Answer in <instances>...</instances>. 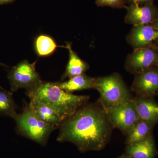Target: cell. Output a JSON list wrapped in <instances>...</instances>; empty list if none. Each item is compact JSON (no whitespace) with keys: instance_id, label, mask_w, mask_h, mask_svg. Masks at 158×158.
I'll use <instances>...</instances> for the list:
<instances>
[{"instance_id":"cell-1","label":"cell","mask_w":158,"mask_h":158,"mask_svg":"<svg viewBox=\"0 0 158 158\" xmlns=\"http://www.w3.org/2000/svg\"><path fill=\"white\" fill-rule=\"evenodd\" d=\"M111 126L103 108L86 103L62 122L57 140L71 142L82 152L100 150L109 141Z\"/></svg>"},{"instance_id":"cell-2","label":"cell","mask_w":158,"mask_h":158,"mask_svg":"<svg viewBox=\"0 0 158 158\" xmlns=\"http://www.w3.org/2000/svg\"><path fill=\"white\" fill-rule=\"evenodd\" d=\"M27 96L45 104L65 120L85 104L88 96L76 95L61 89L57 83L42 82L36 87L27 91Z\"/></svg>"},{"instance_id":"cell-3","label":"cell","mask_w":158,"mask_h":158,"mask_svg":"<svg viewBox=\"0 0 158 158\" xmlns=\"http://www.w3.org/2000/svg\"><path fill=\"white\" fill-rule=\"evenodd\" d=\"M14 119L18 131L23 136L41 146H45L51 133L58 127L41 120L26 105L22 113L17 114Z\"/></svg>"},{"instance_id":"cell-4","label":"cell","mask_w":158,"mask_h":158,"mask_svg":"<svg viewBox=\"0 0 158 158\" xmlns=\"http://www.w3.org/2000/svg\"><path fill=\"white\" fill-rule=\"evenodd\" d=\"M95 89L100 94V102L104 110L131 99L129 91L118 73L96 78Z\"/></svg>"},{"instance_id":"cell-5","label":"cell","mask_w":158,"mask_h":158,"mask_svg":"<svg viewBox=\"0 0 158 158\" xmlns=\"http://www.w3.org/2000/svg\"><path fill=\"white\" fill-rule=\"evenodd\" d=\"M112 126L128 135L140 118L133 99L105 110Z\"/></svg>"},{"instance_id":"cell-6","label":"cell","mask_w":158,"mask_h":158,"mask_svg":"<svg viewBox=\"0 0 158 158\" xmlns=\"http://www.w3.org/2000/svg\"><path fill=\"white\" fill-rule=\"evenodd\" d=\"M36 62L31 63L25 60L11 69L8 76L11 92L20 88L32 89L42 82L36 71Z\"/></svg>"},{"instance_id":"cell-7","label":"cell","mask_w":158,"mask_h":158,"mask_svg":"<svg viewBox=\"0 0 158 158\" xmlns=\"http://www.w3.org/2000/svg\"><path fill=\"white\" fill-rule=\"evenodd\" d=\"M156 66L158 67V48L155 45L134 49L126 60V69L135 75Z\"/></svg>"},{"instance_id":"cell-8","label":"cell","mask_w":158,"mask_h":158,"mask_svg":"<svg viewBox=\"0 0 158 158\" xmlns=\"http://www.w3.org/2000/svg\"><path fill=\"white\" fill-rule=\"evenodd\" d=\"M131 89L138 96L142 97L153 98L158 95V67L136 74Z\"/></svg>"},{"instance_id":"cell-9","label":"cell","mask_w":158,"mask_h":158,"mask_svg":"<svg viewBox=\"0 0 158 158\" xmlns=\"http://www.w3.org/2000/svg\"><path fill=\"white\" fill-rule=\"evenodd\" d=\"M126 9L124 21L128 24H149L158 19V8L154 2L142 6L130 5Z\"/></svg>"},{"instance_id":"cell-10","label":"cell","mask_w":158,"mask_h":158,"mask_svg":"<svg viewBox=\"0 0 158 158\" xmlns=\"http://www.w3.org/2000/svg\"><path fill=\"white\" fill-rule=\"evenodd\" d=\"M158 32L150 24L134 26L126 37L128 43L134 49L154 45Z\"/></svg>"},{"instance_id":"cell-11","label":"cell","mask_w":158,"mask_h":158,"mask_svg":"<svg viewBox=\"0 0 158 158\" xmlns=\"http://www.w3.org/2000/svg\"><path fill=\"white\" fill-rule=\"evenodd\" d=\"M152 98L138 96L133 99L140 119L154 126L158 123V103Z\"/></svg>"},{"instance_id":"cell-12","label":"cell","mask_w":158,"mask_h":158,"mask_svg":"<svg viewBox=\"0 0 158 158\" xmlns=\"http://www.w3.org/2000/svg\"><path fill=\"white\" fill-rule=\"evenodd\" d=\"M30 99V103L28 104L29 108L39 118L47 123L60 127L62 120L52 109L35 99Z\"/></svg>"},{"instance_id":"cell-13","label":"cell","mask_w":158,"mask_h":158,"mask_svg":"<svg viewBox=\"0 0 158 158\" xmlns=\"http://www.w3.org/2000/svg\"><path fill=\"white\" fill-rule=\"evenodd\" d=\"M128 156L131 158H154L156 149L152 135L141 142L128 145Z\"/></svg>"},{"instance_id":"cell-14","label":"cell","mask_w":158,"mask_h":158,"mask_svg":"<svg viewBox=\"0 0 158 158\" xmlns=\"http://www.w3.org/2000/svg\"><path fill=\"white\" fill-rule=\"evenodd\" d=\"M62 47L67 49L69 52V60L64 74L62 76V80L66 78L73 77L85 73L88 70L89 66L86 62L79 58L77 55L72 50L71 44L67 43L65 46Z\"/></svg>"},{"instance_id":"cell-15","label":"cell","mask_w":158,"mask_h":158,"mask_svg":"<svg viewBox=\"0 0 158 158\" xmlns=\"http://www.w3.org/2000/svg\"><path fill=\"white\" fill-rule=\"evenodd\" d=\"M95 78L88 76L85 73L69 78L63 82H56L58 86L66 92L72 93L77 90L91 89L95 88Z\"/></svg>"},{"instance_id":"cell-16","label":"cell","mask_w":158,"mask_h":158,"mask_svg":"<svg viewBox=\"0 0 158 158\" xmlns=\"http://www.w3.org/2000/svg\"><path fill=\"white\" fill-rule=\"evenodd\" d=\"M153 127L146 122L139 119L127 135L128 145L141 142L152 135V132Z\"/></svg>"},{"instance_id":"cell-17","label":"cell","mask_w":158,"mask_h":158,"mask_svg":"<svg viewBox=\"0 0 158 158\" xmlns=\"http://www.w3.org/2000/svg\"><path fill=\"white\" fill-rule=\"evenodd\" d=\"M57 47L54 40L48 35L41 34L35 40V50L40 56H50L55 52Z\"/></svg>"},{"instance_id":"cell-18","label":"cell","mask_w":158,"mask_h":158,"mask_svg":"<svg viewBox=\"0 0 158 158\" xmlns=\"http://www.w3.org/2000/svg\"><path fill=\"white\" fill-rule=\"evenodd\" d=\"M12 95L11 92L0 90V113L14 119L18 114Z\"/></svg>"},{"instance_id":"cell-19","label":"cell","mask_w":158,"mask_h":158,"mask_svg":"<svg viewBox=\"0 0 158 158\" xmlns=\"http://www.w3.org/2000/svg\"><path fill=\"white\" fill-rule=\"evenodd\" d=\"M95 4L98 7H112L116 9H127V6L124 0H95Z\"/></svg>"},{"instance_id":"cell-20","label":"cell","mask_w":158,"mask_h":158,"mask_svg":"<svg viewBox=\"0 0 158 158\" xmlns=\"http://www.w3.org/2000/svg\"><path fill=\"white\" fill-rule=\"evenodd\" d=\"M155 1L158 0H124L126 4H128V6L133 5L142 6L148 3L154 2Z\"/></svg>"},{"instance_id":"cell-21","label":"cell","mask_w":158,"mask_h":158,"mask_svg":"<svg viewBox=\"0 0 158 158\" xmlns=\"http://www.w3.org/2000/svg\"><path fill=\"white\" fill-rule=\"evenodd\" d=\"M149 24L152 26L158 32V19L156 20L153 22ZM154 45L156 47L158 48V37L156 40L154 42Z\"/></svg>"},{"instance_id":"cell-22","label":"cell","mask_w":158,"mask_h":158,"mask_svg":"<svg viewBox=\"0 0 158 158\" xmlns=\"http://www.w3.org/2000/svg\"><path fill=\"white\" fill-rule=\"evenodd\" d=\"M14 0H0V5L7 4V3L11 2Z\"/></svg>"},{"instance_id":"cell-23","label":"cell","mask_w":158,"mask_h":158,"mask_svg":"<svg viewBox=\"0 0 158 158\" xmlns=\"http://www.w3.org/2000/svg\"><path fill=\"white\" fill-rule=\"evenodd\" d=\"M118 158H131L129 156H122L121 157H120Z\"/></svg>"},{"instance_id":"cell-24","label":"cell","mask_w":158,"mask_h":158,"mask_svg":"<svg viewBox=\"0 0 158 158\" xmlns=\"http://www.w3.org/2000/svg\"><path fill=\"white\" fill-rule=\"evenodd\" d=\"M0 65H4V64H2V63H0Z\"/></svg>"},{"instance_id":"cell-25","label":"cell","mask_w":158,"mask_h":158,"mask_svg":"<svg viewBox=\"0 0 158 158\" xmlns=\"http://www.w3.org/2000/svg\"><path fill=\"white\" fill-rule=\"evenodd\" d=\"M0 89H3V88H2V87H1V86H0Z\"/></svg>"}]
</instances>
